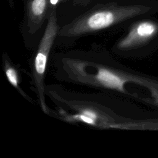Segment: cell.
I'll return each mask as SVG.
<instances>
[{"instance_id": "obj_2", "label": "cell", "mask_w": 158, "mask_h": 158, "mask_svg": "<svg viewBox=\"0 0 158 158\" xmlns=\"http://www.w3.org/2000/svg\"><path fill=\"white\" fill-rule=\"evenodd\" d=\"M45 94L57 109L85 115L99 129L123 130L127 123L135 118L125 114L123 103L115 97L70 91L56 84L46 85Z\"/></svg>"}, {"instance_id": "obj_3", "label": "cell", "mask_w": 158, "mask_h": 158, "mask_svg": "<svg viewBox=\"0 0 158 158\" xmlns=\"http://www.w3.org/2000/svg\"><path fill=\"white\" fill-rule=\"evenodd\" d=\"M158 12V1L120 5L116 2L97 4L62 26L57 36L75 39L92 34L135 17Z\"/></svg>"}, {"instance_id": "obj_7", "label": "cell", "mask_w": 158, "mask_h": 158, "mask_svg": "<svg viewBox=\"0 0 158 158\" xmlns=\"http://www.w3.org/2000/svg\"><path fill=\"white\" fill-rule=\"evenodd\" d=\"M2 67L5 75L9 83L19 92V93L25 99L30 102H32L31 98L29 97L22 89L21 85V78L19 69L12 63L7 54H2Z\"/></svg>"}, {"instance_id": "obj_4", "label": "cell", "mask_w": 158, "mask_h": 158, "mask_svg": "<svg viewBox=\"0 0 158 158\" xmlns=\"http://www.w3.org/2000/svg\"><path fill=\"white\" fill-rule=\"evenodd\" d=\"M59 29L56 6L52 5L50 7L47 23L36 49L31 65L33 85L38 98L39 105L42 111L49 115H52V110L46 104L44 78L50 53L57 37Z\"/></svg>"}, {"instance_id": "obj_1", "label": "cell", "mask_w": 158, "mask_h": 158, "mask_svg": "<svg viewBox=\"0 0 158 158\" xmlns=\"http://www.w3.org/2000/svg\"><path fill=\"white\" fill-rule=\"evenodd\" d=\"M54 64L60 80L135 98L126 88L127 84L133 83L147 89L158 101V79L127 69L107 54L69 52L57 54Z\"/></svg>"}, {"instance_id": "obj_6", "label": "cell", "mask_w": 158, "mask_h": 158, "mask_svg": "<svg viewBox=\"0 0 158 158\" xmlns=\"http://www.w3.org/2000/svg\"><path fill=\"white\" fill-rule=\"evenodd\" d=\"M51 0H25V28L30 35L36 34L48 19Z\"/></svg>"}, {"instance_id": "obj_5", "label": "cell", "mask_w": 158, "mask_h": 158, "mask_svg": "<svg viewBox=\"0 0 158 158\" xmlns=\"http://www.w3.org/2000/svg\"><path fill=\"white\" fill-rule=\"evenodd\" d=\"M158 40V22L144 19L133 23L127 33L114 45L113 51L119 54H133L141 49H151Z\"/></svg>"}, {"instance_id": "obj_8", "label": "cell", "mask_w": 158, "mask_h": 158, "mask_svg": "<svg viewBox=\"0 0 158 158\" xmlns=\"http://www.w3.org/2000/svg\"><path fill=\"white\" fill-rule=\"evenodd\" d=\"M73 4L80 6H86L89 4L92 0H71Z\"/></svg>"}]
</instances>
